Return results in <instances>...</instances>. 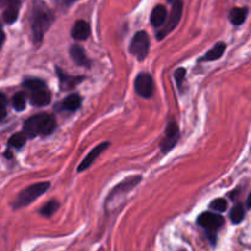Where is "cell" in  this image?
Masks as SVG:
<instances>
[{"instance_id": "obj_14", "label": "cell", "mask_w": 251, "mask_h": 251, "mask_svg": "<svg viewBox=\"0 0 251 251\" xmlns=\"http://www.w3.org/2000/svg\"><path fill=\"white\" fill-rule=\"evenodd\" d=\"M56 73H58L59 78H60V87L63 91L71 90L83 80V77H74V76L68 75V74L63 73L60 69H56Z\"/></svg>"}, {"instance_id": "obj_30", "label": "cell", "mask_w": 251, "mask_h": 251, "mask_svg": "<svg viewBox=\"0 0 251 251\" xmlns=\"http://www.w3.org/2000/svg\"><path fill=\"white\" fill-rule=\"evenodd\" d=\"M6 117V109H0V122Z\"/></svg>"}, {"instance_id": "obj_20", "label": "cell", "mask_w": 251, "mask_h": 251, "mask_svg": "<svg viewBox=\"0 0 251 251\" xmlns=\"http://www.w3.org/2000/svg\"><path fill=\"white\" fill-rule=\"evenodd\" d=\"M245 217V210L244 206L242 203H238L233 207V210L230 211V220H232L233 223L238 225V223L242 222Z\"/></svg>"}, {"instance_id": "obj_3", "label": "cell", "mask_w": 251, "mask_h": 251, "mask_svg": "<svg viewBox=\"0 0 251 251\" xmlns=\"http://www.w3.org/2000/svg\"><path fill=\"white\" fill-rule=\"evenodd\" d=\"M49 188H50V184H49L48 181L37 183L28 186V188L22 190L21 193L17 195V198L15 199L14 202H12V208H14V210H19V208L26 207V206L31 205V203L33 202L34 200H37L39 196L43 195Z\"/></svg>"}, {"instance_id": "obj_4", "label": "cell", "mask_w": 251, "mask_h": 251, "mask_svg": "<svg viewBox=\"0 0 251 251\" xmlns=\"http://www.w3.org/2000/svg\"><path fill=\"white\" fill-rule=\"evenodd\" d=\"M198 223L206 230L208 239L213 244L217 239L218 230L225 225V218L212 212H203L202 215L199 216Z\"/></svg>"}, {"instance_id": "obj_8", "label": "cell", "mask_w": 251, "mask_h": 251, "mask_svg": "<svg viewBox=\"0 0 251 251\" xmlns=\"http://www.w3.org/2000/svg\"><path fill=\"white\" fill-rule=\"evenodd\" d=\"M179 136H180V131H179L178 124H176L174 120L169 122L168 126L166 129V135H164V139L161 141V150L163 153L171 151L174 146L178 142Z\"/></svg>"}, {"instance_id": "obj_1", "label": "cell", "mask_w": 251, "mask_h": 251, "mask_svg": "<svg viewBox=\"0 0 251 251\" xmlns=\"http://www.w3.org/2000/svg\"><path fill=\"white\" fill-rule=\"evenodd\" d=\"M54 12L44 4L43 1H34L32 7V34H33V42L36 46H39L43 39L44 33L49 29L50 25L53 24Z\"/></svg>"}, {"instance_id": "obj_27", "label": "cell", "mask_w": 251, "mask_h": 251, "mask_svg": "<svg viewBox=\"0 0 251 251\" xmlns=\"http://www.w3.org/2000/svg\"><path fill=\"white\" fill-rule=\"evenodd\" d=\"M6 103H7V100H6V97H5V95L0 93V109H5V107H6Z\"/></svg>"}, {"instance_id": "obj_28", "label": "cell", "mask_w": 251, "mask_h": 251, "mask_svg": "<svg viewBox=\"0 0 251 251\" xmlns=\"http://www.w3.org/2000/svg\"><path fill=\"white\" fill-rule=\"evenodd\" d=\"M4 41H5V33L1 31V28H0V49H1Z\"/></svg>"}, {"instance_id": "obj_26", "label": "cell", "mask_w": 251, "mask_h": 251, "mask_svg": "<svg viewBox=\"0 0 251 251\" xmlns=\"http://www.w3.org/2000/svg\"><path fill=\"white\" fill-rule=\"evenodd\" d=\"M75 1H77V0H54V2L61 7L69 6V5H71L73 2H75Z\"/></svg>"}, {"instance_id": "obj_5", "label": "cell", "mask_w": 251, "mask_h": 251, "mask_svg": "<svg viewBox=\"0 0 251 251\" xmlns=\"http://www.w3.org/2000/svg\"><path fill=\"white\" fill-rule=\"evenodd\" d=\"M150 51V37L146 32L140 31L132 37L130 43V53L139 60H144Z\"/></svg>"}, {"instance_id": "obj_22", "label": "cell", "mask_w": 251, "mask_h": 251, "mask_svg": "<svg viewBox=\"0 0 251 251\" xmlns=\"http://www.w3.org/2000/svg\"><path fill=\"white\" fill-rule=\"evenodd\" d=\"M58 208H59V203L56 202L55 200H50L41 208V215L44 216V217H50V216H53L54 213L56 212Z\"/></svg>"}, {"instance_id": "obj_13", "label": "cell", "mask_w": 251, "mask_h": 251, "mask_svg": "<svg viewBox=\"0 0 251 251\" xmlns=\"http://www.w3.org/2000/svg\"><path fill=\"white\" fill-rule=\"evenodd\" d=\"M70 55L73 58V60L75 61V64L80 66H90V60H88L87 55H86L85 49L81 46L77 44H74L70 48Z\"/></svg>"}, {"instance_id": "obj_32", "label": "cell", "mask_w": 251, "mask_h": 251, "mask_svg": "<svg viewBox=\"0 0 251 251\" xmlns=\"http://www.w3.org/2000/svg\"><path fill=\"white\" fill-rule=\"evenodd\" d=\"M5 156H6L7 158H11V152L6 151V152H5Z\"/></svg>"}, {"instance_id": "obj_21", "label": "cell", "mask_w": 251, "mask_h": 251, "mask_svg": "<svg viewBox=\"0 0 251 251\" xmlns=\"http://www.w3.org/2000/svg\"><path fill=\"white\" fill-rule=\"evenodd\" d=\"M12 107L17 112H22L26 108V96H25V93L19 92L12 97Z\"/></svg>"}, {"instance_id": "obj_10", "label": "cell", "mask_w": 251, "mask_h": 251, "mask_svg": "<svg viewBox=\"0 0 251 251\" xmlns=\"http://www.w3.org/2000/svg\"><path fill=\"white\" fill-rule=\"evenodd\" d=\"M91 34V27L85 20H78L74 24L73 29H71V36L74 39L77 41H85L90 37Z\"/></svg>"}, {"instance_id": "obj_16", "label": "cell", "mask_w": 251, "mask_h": 251, "mask_svg": "<svg viewBox=\"0 0 251 251\" xmlns=\"http://www.w3.org/2000/svg\"><path fill=\"white\" fill-rule=\"evenodd\" d=\"M225 50H226V43H223V42H220V43L216 44L213 48H211L210 50H208L207 53H206L205 55L201 58V60H202V61L217 60V59H220L221 56L223 55Z\"/></svg>"}, {"instance_id": "obj_6", "label": "cell", "mask_w": 251, "mask_h": 251, "mask_svg": "<svg viewBox=\"0 0 251 251\" xmlns=\"http://www.w3.org/2000/svg\"><path fill=\"white\" fill-rule=\"evenodd\" d=\"M181 15H183V1L181 0H176L173 4V7H172L171 16H169L168 21L166 24H163V27L161 28V31H158V33H157V38L163 39L167 34L171 33L178 26L179 21L181 19Z\"/></svg>"}, {"instance_id": "obj_18", "label": "cell", "mask_w": 251, "mask_h": 251, "mask_svg": "<svg viewBox=\"0 0 251 251\" xmlns=\"http://www.w3.org/2000/svg\"><path fill=\"white\" fill-rule=\"evenodd\" d=\"M81 102H82V100H81L80 96L70 95L63 100L61 108L65 110H69V112H75V110H77L81 107Z\"/></svg>"}, {"instance_id": "obj_15", "label": "cell", "mask_w": 251, "mask_h": 251, "mask_svg": "<svg viewBox=\"0 0 251 251\" xmlns=\"http://www.w3.org/2000/svg\"><path fill=\"white\" fill-rule=\"evenodd\" d=\"M167 20V9L163 5H157L151 14V24L153 27H161Z\"/></svg>"}, {"instance_id": "obj_29", "label": "cell", "mask_w": 251, "mask_h": 251, "mask_svg": "<svg viewBox=\"0 0 251 251\" xmlns=\"http://www.w3.org/2000/svg\"><path fill=\"white\" fill-rule=\"evenodd\" d=\"M12 1H14V0H0V6H7V5Z\"/></svg>"}, {"instance_id": "obj_23", "label": "cell", "mask_w": 251, "mask_h": 251, "mask_svg": "<svg viewBox=\"0 0 251 251\" xmlns=\"http://www.w3.org/2000/svg\"><path fill=\"white\" fill-rule=\"evenodd\" d=\"M24 86L28 90H31L32 92L33 91H38V90H43L46 88V83L43 82L42 80H38V78H29V80H26L24 82Z\"/></svg>"}, {"instance_id": "obj_24", "label": "cell", "mask_w": 251, "mask_h": 251, "mask_svg": "<svg viewBox=\"0 0 251 251\" xmlns=\"http://www.w3.org/2000/svg\"><path fill=\"white\" fill-rule=\"evenodd\" d=\"M211 210H215L216 212H225L228 208V202L225 199H216L210 203Z\"/></svg>"}, {"instance_id": "obj_12", "label": "cell", "mask_w": 251, "mask_h": 251, "mask_svg": "<svg viewBox=\"0 0 251 251\" xmlns=\"http://www.w3.org/2000/svg\"><path fill=\"white\" fill-rule=\"evenodd\" d=\"M20 5H21V0H14L7 6H5L2 17H4V21L6 24H14L16 21L17 16H19Z\"/></svg>"}, {"instance_id": "obj_25", "label": "cell", "mask_w": 251, "mask_h": 251, "mask_svg": "<svg viewBox=\"0 0 251 251\" xmlns=\"http://www.w3.org/2000/svg\"><path fill=\"white\" fill-rule=\"evenodd\" d=\"M185 75H186V70L184 68L176 69V73H174V77H176V85H178L179 90H181V86H183L184 80H185Z\"/></svg>"}, {"instance_id": "obj_2", "label": "cell", "mask_w": 251, "mask_h": 251, "mask_svg": "<svg viewBox=\"0 0 251 251\" xmlns=\"http://www.w3.org/2000/svg\"><path fill=\"white\" fill-rule=\"evenodd\" d=\"M56 122L53 115L47 113H39L33 115L25 122L24 129L28 137H34L37 135H50L55 130Z\"/></svg>"}, {"instance_id": "obj_9", "label": "cell", "mask_w": 251, "mask_h": 251, "mask_svg": "<svg viewBox=\"0 0 251 251\" xmlns=\"http://www.w3.org/2000/svg\"><path fill=\"white\" fill-rule=\"evenodd\" d=\"M108 147H109V142H102V144L98 145L97 147H95V149H93L92 151L87 154V157H86V158L81 162L80 166H78V168H77V171L83 172L85 169L90 168L91 164L96 161V158H98V157L100 156V153H102L104 150H107Z\"/></svg>"}, {"instance_id": "obj_7", "label": "cell", "mask_w": 251, "mask_h": 251, "mask_svg": "<svg viewBox=\"0 0 251 251\" xmlns=\"http://www.w3.org/2000/svg\"><path fill=\"white\" fill-rule=\"evenodd\" d=\"M135 91L144 98H150L154 92L153 78L150 74L141 73L135 80Z\"/></svg>"}, {"instance_id": "obj_19", "label": "cell", "mask_w": 251, "mask_h": 251, "mask_svg": "<svg viewBox=\"0 0 251 251\" xmlns=\"http://www.w3.org/2000/svg\"><path fill=\"white\" fill-rule=\"evenodd\" d=\"M27 137L28 136H27L26 132H16L9 139V146L15 147V149H21L26 144Z\"/></svg>"}, {"instance_id": "obj_11", "label": "cell", "mask_w": 251, "mask_h": 251, "mask_svg": "<svg viewBox=\"0 0 251 251\" xmlns=\"http://www.w3.org/2000/svg\"><path fill=\"white\" fill-rule=\"evenodd\" d=\"M31 104L34 107H44V105H48L51 100V95L49 91H47L46 88L38 91H33L31 95Z\"/></svg>"}, {"instance_id": "obj_31", "label": "cell", "mask_w": 251, "mask_h": 251, "mask_svg": "<svg viewBox=\"0 0 251 251\" xmlns=\"http://www.w3.org/2000/svg\"><path fill=\"white\" fill-rule=\"evenodd\" d=\"M247 206H248V208H251V193H250V195L248 196V200H247Z\"/></svg>"}, {"instance_id": "obj_17", "label": "cell", "mask_w": 251, "mask_h": 251, "mask_svg": "<svg viewBox=\"0 0 251 251\" xmlns=\"http://www.w3.org/2000/svg\"><path fill=\"white\" fill-rule=\"evenodd\" d=\"M248 16V9L247 7H234L230 10L229 12V20L233 25L239 26V25L244 24Z\"/></svg>"}]
</instances>
